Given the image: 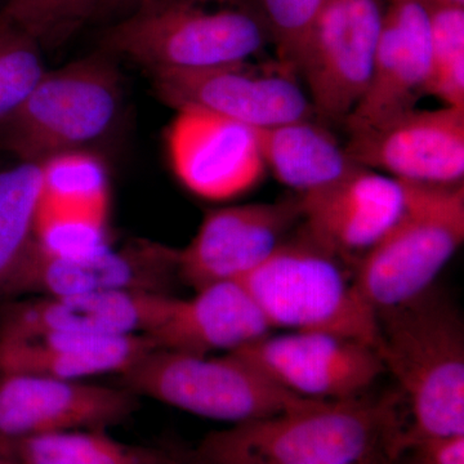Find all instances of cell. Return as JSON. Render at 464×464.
<instances>
[{
  "instance_id": "cell-21",
  "label": "cell",
  "mask_w": 464,
  "mask_h": 464,
  "mask_svg": "<svg viewBox=\"0 0 464 464\" xmlns=\"http://www.w3.org/2000/svg\"><path fill=\"white\" fill-rule=\"evenodd\" d=\"M255 130L266 168L299 195L328 188L359 168L346 148L311 119Z\"/></svg>"
},
{
  "instance_id": "cell-36",
  "label": "cell",
  "mask_w": 464,
  "mask_h": 464,
  "mask_svg": "<svg viewBox=\"0 0 464 464\" xmlns=\"http://www.w3.org/2000/svg\"><path fill=\"white\" fill-rule=\"evenodd\" d=\"M390 463V462H389ZM391 464V463H390Z\"/></svg>"
},
{
  "instance_id": "cell-6",
  "label": "cell",
  "mask_w": 464,
  "mask_h": 464,
  "mask_svg": "<svg viewBox=\"0 0 464 464\" xmlns=\"http://www.w3.org/2000/svg\"><path fill=\"white\" fill-rule=\"evenodd\" d=\"M402 182L404 210L355 266L357 285L377 314L431 290L464 240L463 182Z\"/></svg>"
},
{
  "instance_id": "cell-34",
  "label": "cell",
  "mask_w": 464,
  "mask_h": 464,
  "mask_svg": "<svg viewBox=\"0 0 464 464\" xmlns=\"http://www.w3.org/2000/svg\"><path fill=\"white\" fill-rule=\"evenodd\" d=\"M0 2H2V5H3V3H5V0H0ZM2 5H0V7H2Z\"/></svg>"
},
{
  "instance_id": "cell-28",
  "label": "cell",
  "mask_w": 464,
  "mask_h": 464,
  "mask_svg": "<svg viewBox=\"0 0 464 464\" xmlns=\"http://www.w3.org/2000/svg\"><path fill=\"white\" fill-rule=\"evenodd\" d=\"M391 464H464V435L423 440L406 449Z\"/></svg>"
},
{
  "instance_id": "cell-3",
  "label": "cell",
  "mask_w": 464,
  "mask_h": 464,
  "mask_svg": "<svg viewBox=\"0 0 464 464\" xmlns=\"http://www.w3.org/2000/svg\"><path fill=\"white\" fill-rule=\"evenodd\" d=\"M270 43L253 0H145L101 39L102 51L151 72L243 63Z\"/></svg>"
},
{
  "instance_id": "cell-12",
  "label": "cell",
  "mask_w": 464,
  "mask_h": 464,
  "mask_svg": "<svg viewBox=\"0 0 464 464\" xmlns=\"http://www.w3.org/2000/svg\"><path fill=\"white\" fill-rule=\"evenodd\" d=\"M179 248L149 239L110 244L78 257L47 255L35 246L12 284L8 301L108 292L172 295L170 288L179 280Z\"/></svg>"
},
{
  "instance_id": "cell-11",
  "label": "cell",
  "mask_w": 464,
  "mask_h": 464,
  "mask_svg": "<svg viewBox=\"0 0 464 464\" xmlns=\"http://www.w3.org/2000/svg\"><path fill=\"white\" fill-rule=\"evenodd\" d=\"M139 399L123 386L0 373V451L20 440L48 433L109 431L139 411Z\"/></svg>"
},
{
  "instance_id": "cell-23",
  "label": "cell",
  "mask_w": 464,
  "mask_h": 464,
  "mask_svg": "<svg viewBox=\"0 0 464 464\" xmlns=\"http://www.w3.org/2000/svg\"><path fill=\"white\" fill-rule=\"evenodd\" d=\"M42 164L18 161L0 169V306L35 246Z\"/></svg>"
},
{
  "instance_id": "cell-1",
  "label": "cell",
  "mask_w": 464,
  "mask_h": 464,
  "mask_svg": "<svg viewBox=\"0 0 464 464\" xmlns=\"http://www.w3.org/2000/svg\"><path fill=\"white\" fill-rule=\"evenodd\" d=\"M377 315L378 355L411 409L387 460L423 440L464 435V328L456 308L429 290Z\"/></svg>"
},
{
  "instance_id": "cell-35",
  "label": "cell",
  "mask_w": 464,
  "mask_h": 464,
  "mask_svg": "<svg viewBox=\"0 0 464 464\" xmlns=\"http://www.w3.org/2000/svg\"><path fill=\"white\" fill-rule=\"evenodd\" d=\"M386 464H390L389 462H387Z\"/></svg>"
},
{
  "instance_id": "cell-4",
  "label": "cell",
  "mask_w": 464,
  "mask_h": 464,
  "mask_svg": "<svg viewBox=\"0 0 464 464\" xmlns=\"http://www.w3.org/2000/svg\"><path fill=\"white\" fill-rule=\"evenodd\" d=\"M347 266L302 230L239 283L271 331L325 333L377 350V313Z\"/></svg>"
},
{
  "instance_id": "cell-15",
  "label": "cell",
  "mask_w": 464,
  "mask_h": 464,
  "mask_svg": "<svg viewBox=\"0 0 464 464\" xmlns=\"http://www.w3.org/2000/svg\"><path fill=\"white\" fill-rule=\"evenodd\" d=\"M167 149L179 181L203 199L239 197L261 181L266 169L255 128L198 110L177 111Z\"/></svg>"
},
{
  "instance_id": "cell-27",
  "label": "cell",
  "mask_w": 464,
  "mask_h": 464,
  "mask_svg": "<svg viewBox=\"0 0 464 464\" xmlns=\"http://www.w3.org/2000/svg\"><path fill=\"white\" fill-rule=\"evenodd\" d=\"M264 20L276 60L295 72V61L326 0H253Z\"/></svg>"
},
{
  "instance_id": "cell-31",
  "label": "cell",
  "mask_w": 464,
  "mask_h": 464,
  "mask_svg": "<svg viewBox=\"0 0 464 464\" xmlns=\"http://www.w3.org/2000/svg\"><path fill=\"white\" fill-rule=\"evenodd\" d=\"M166 464H199L194 454L191 456H182V454L173 453L170 459Z\"/></svg>"
},
{
  "instance_id": "cell-10",
  "label": "cell",
  "mask_w": 464,
  "mask_h": 464,
  "mask_svg": "<svg viewBox=\"0 0 464 464\" xmlns=\"http://www.w3.org/2000/svg\"><path fill=\"white\" fill-rule=\"evenodd\" d=\"M234 353L282 389L319 401L360 398L384 372L374 347L325 333L271 332Z\"/></svg>"
},
{
  "instance_id": "cell-26",
  "label": "cell",
  "mask_w": 464,
  "mask_h": 464,
  "mask_svg": "<svg viewBox=\"0 0 464 464\" xmlns=\"http://www.w3.org/2000/svg\"><path fill=\"white\" fill-rule=\"evenodd\" d=\"M42 51L35 39L0 18V128L47 72Z\"/></svg>"
},
{
  "instance_id": "cell-29",
  "label": "cell",
  "mask_w": 464,
  "mask_h": 464,
  "mask_svg": "<svg viewBox=\"0 0 464 464\" xmlns=\"http://www.w3.org/2000/svg\"><path fill=\"white\" fill-rule=\"evenodd\" d=\"M145 0H99L94 16H105L109 14H130Z\"/></svg>"
},
{
  "instance_id": "cell-5",
  "label": "cell",
  "mask_w": 464,
  "mask_h": 464,
  "mask_svg": "<svg viewBox=\"0 0 464 464\" xmlns=\"http://www.w3.org/2000/svg\"><path fill=\"white\" fill-rule=\"evenodd\" d=\"M112 57L100 51L47 70L0 128V150L18 161L42 164L103 139L123 106V83Z\"/></svg>"
},
{
  "instance_id": "cell-20",
  "label": "cell",
  "mask_w": 464,
  "mask_h": 464,
  "mask_svg": "<svg viewBox=\"0 0 464 464\" xmlns=\"http://www.w3.org/2000/svg\"><path fill=\"white\" fill-rule=\"evenodd\" d=\"M157 344L146 334L94 337L43 332L0 334V373L90 381L130 371Z\"/></svg>"
},
{
  "instance_id": "cell-7",
  "label": "cell",
  "mask_w": 464,
  "mask_h": 464,
  "mask_svg": "<svg viewBox=\"0 0 464 464\" xmlns=\"http://www.w3.org/2000/svg\"><path fill=\"white\" fill-rule=\"evenodd\" d=\"M121 380L139 398L231 424L270 417L307 401L234 353L194 355L154 348Z\"/></svg>"
},
{
  "instance_id": "cell-17",
  "label": "cell",
  "mask_w": 464,
  "mask_h": 464,
  "mask_svg": "<svg viewBox=\"0 0 464 464\" xmlns=\"http://www.w3.org/2000/svg\"><path fill=\"white\" fill-rule=\"evenodd\" d=\"M429 70V7L418 0H390L368 85L344 121L348 132L373 130L415 109L426 94Z\"/></svg>"
},
{
  "instance_id": "cell-19",
  "label": "cell",
  "mask_w": 464,
  "mask_h": 464,
  "mask_svg": "<svg viewBox=\"0 0 464 464\" xmlns=\"http://www.w3.org/2000/svg\"><path fill=\"white\" fill-rule=\"evenodd\" d=\"M273 332L239 282L210 284L190 298L172 295L149 337L157 348L215 355L234 353Z\"/></svg>"
},
{
  "instance_id": "cell-22",
  "label": "cell",
  "mask_w": 464,
  "mask_h": 464,
  "mask_svg": "<svg viewBox=\"0 0 464 464\" xmlns=\"http://www.w3.org/2000/svg\"><path fill=\"white\" fill-rule=\"evenodd\" d=\"M0 454L16 464H166L173 451L128 444L108 430H74L20 440Z\"/></svg>"
},
{
  "instance_id": "cell-33",
  "label": "cell",
  "mask_w": 464,
  "mask_h": 464,
  "mask_svg": "<svg viewBox=\"0 0 464 464\" xmlns=\"http://www.w3.org/2000/svg\"><path fill=\"white\" fill-rule=\"evenodd\" d=\"M0 464H16V463L12 462V460L8 459L7 457L2 456V454H0Z\"/></svg>"
},
{
  "instance_id": "cell-32",
  "label": "cell",
  "mask_w": 464,
  "mask_h": 464,
  "mask_svg": "<svg viewBox=\"0 0 464 464\" xmlns=\"http://www.w3.org/2000/svg\"><path fill=\"white\" fill-rule=\"evenodd\" d=\"M387 463V456L386 451H378V453L373 454V456L365 458L362 462L356 464H386Z\"/></svg>"
},
{
  "instance_id": "cell-24",
  "label": "cell",
  "mask_w": 464,
  "mask_h": 464,
  "mask_svg": "<svg viewBox=\"0 0 464 464\" xmlns=\"http://www.w3.org/2000/svg\"><path fill=\"white\" fill-rule=\"evenodd\" d=\"M430 70L426 94L450 108L464 109V7L427 5Z\"/></svg>"
},
{
  "instance_id": "cell-9",
  "label": "cell",
  "mask_w": 464,
  "mask_h": 464,
  "mask_svg": "<svg viewBox=\"0 0 464 464\" xmlns=\"http://www.w3.org/2000/svg\"><path fill=\"white\" fill-rule=\"evenodd\" d=\"M384 11L383 0H326L295 61L317 114L344 121L362 99Z\"/></svg>"
},
{
  "instance_id": "cell-30",
  "label": "cell",
  "mask_w": 464,
  "mask_h": 464,
  "mask_svg": "<svg viewBox=\"0 0 464 464\" xmlns=\"http://www.w3.org/2000/svg\"><path fill=\"white\" fill-rule=\"evenodd\" d=\"M426 5H442V7H464V0H418Z\"/></svg>"
},
{
  "instance_id": "cell-18",
  "label": "cell",
  "mask_w": 464,
  "mask_h": 464,
  "mask_svg": "<svg viewBox=\"0 0 464 464\" xmlns=\"http://www.w3.org/2000/svg\"><path fill=\"white\" fill-rule=\"evenodd\" d=\"M172 295L108 292L11 299L0 306V334L57 332L94 337L148 335Z\"/></svg>"
},
{
  "instance_id": "cell-14",
  "label": "cell",
  "mask_w": 464,
  "mask_h": 464,
  "mask_svg": "<svg viewBox=\"0 0 464 464\" xmlns=\"http://www.w3.org/2000/svg\"><path fill=\"white\" fill-rule=\"evenodd\" d=\"M298 219V198L212 210L190 243L179 249V280L194 290L239 282L282 246Z\"/></svg>"
},
{
  "instance_id": "cell-2",
  "label": "cell",
  "mask_w": 464,
  "mask_h": 464,
  "mask_svg": "<svg viewBox=\"0 0 464 464\" xmlns=\"http://www.w3.org/2000/svg\"><path fill=\"white\" fill-rule=\"evenodd\" d=\"M401 400H307L209 433L194 456L199 464H356L390 447Z\"/></svg>"
},
{
  "instance_id": "cell-8",
  "label": "cell",
  "mask_w": 464,
  "mask_h": 464,
  "mask_svg": "<svg viewBox=\"0 0 464 464\" xmlns=\"http://www.w3.org/2000/svg\"><path fill=\"white\" fill-rule=\"evenodd\" d=\"M151 74L159 99L176 111L198 110L255 130L304 121L315 112L297 72L277 60Z\"/></svg>"
},
{
  "instance_id": "cell-16",
  "label": "cell",
  "mask_w": 464,
  "mask_h": 464,
  "mask_svg": "<svg viewBox=\"0 0 464 464\" xmlns=\"http://www.w3.org/2000/svg\"><path fill=\"white\" fill-rule=\"evenodd\" d=\"M298 201L308 237L355 268L398 221L405 186L359 167L328 188L299 195Z\"/></svg>"
},
{
  "instance_id": "cell-25",
  "label": "cell",
  "mask_w": 464,
  "mask_h": 464,
  "mask_svg": "<svg viewBox=\"0 0 464 464\" xmlns=\"http://www.w3.org/2000/svg\"><path fill=\"white\" fill-rule=\"evenodd\" d=\"M99 0H5L0 18L35 39L42 48L65 42L94 17Z\"/></svg>"
},
{
  "instance_id": "cell-13",
  "label": "cell",
  "mask_w": 464,
  "mask_h": 464,
  "mask_svg": "<svg viewBox=\"0 0 464 464\" xmlns=\"http://www.w3.org/2000/svg\"><path fill=\"white\" fill-rule=\"evenodd\" d=\"M344 148L357 166L400 181L456 185L464 177V109H413L350 133Z\"/></svg>"
}]
</instances>
